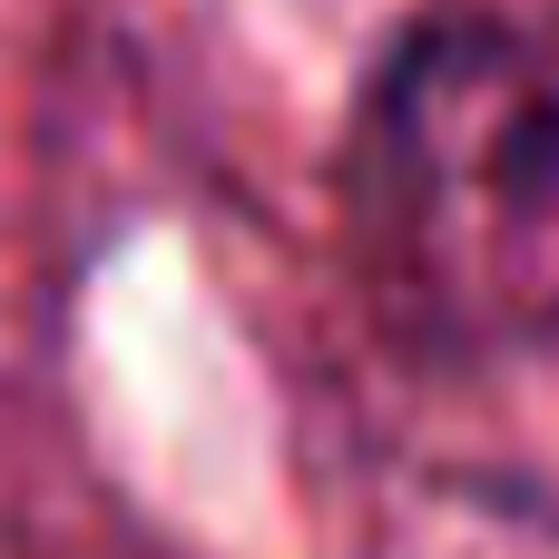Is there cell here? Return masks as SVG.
I'll use <instances>...</instances> for the list:
<instances>
[{
	"label": "cell",
	"mask_w": 559,
	"mask_h": 559,
	"mask_svg": "<svg viewBox=\"0 0 559 559\" xmlns=\"http://www.w3.org/2000/svg\"><path fill=\"white\" fill-rule=\"evenodd\" d=\"M344 216L413 344H559V49L472 10L423 20L354 118Z\"/></svg>",
	"instance_id": "obj_1"
}]
</instances>
